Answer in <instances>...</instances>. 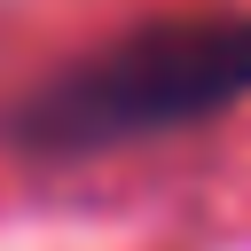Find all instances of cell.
Wrapping results in <instances>:
<instances>
[{
  "instance_id": "cell-1",
  "label": "cell",
  "mask_w": 251,
  "mask_h": 251,
  "mask_svg": "<svg viewBox=\"0 0 251 251\" xmlns=\"http://www.w3.org/2000/svg\"><path fill=\"white\" fill-rule=\"evenodd\" d=\"M235 94H251V16H196V24H149L118 47H102L94 63L31 86L8 110V133L24 149H110V141H141L188 118L227 110Z\"/></svg>"
}]
</instances>
